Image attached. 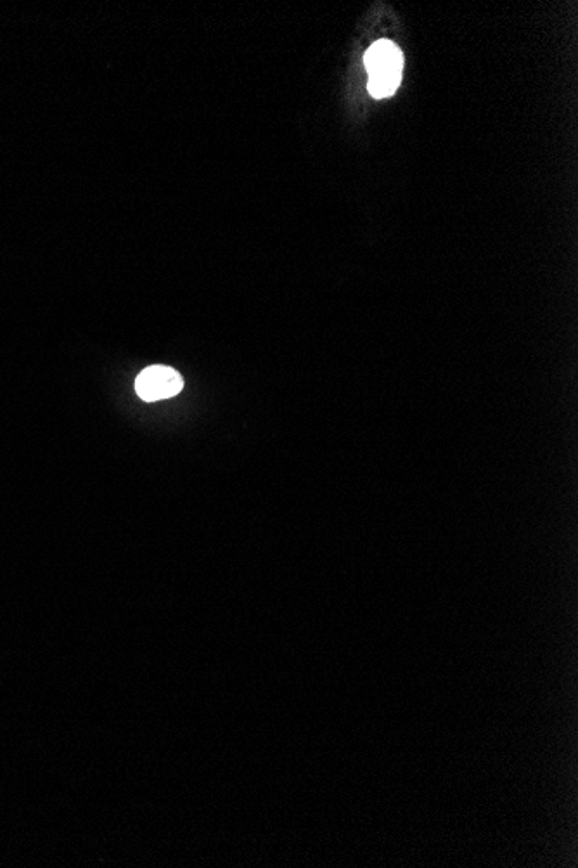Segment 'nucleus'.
Masks as SVG:
<instances>
[{"instance_id": "1", "label": "nucleus", "mask_w": 578, "mask_h": 868, "mask_svg": "<svg viewBox=\"0 0 578 868\" xmlns=\"http://www.w3.org/2000/svg\"><path fill=\"white\" fill-rule=\"evenodd\" d=\"M364 63L369 73L371 96L378 99L392 96L399 87L404 70V56L399 47L390 40H378L367 49Z\"/></svg>"}, {"instance_id": "2", "label": "nucleus", "mask_w": 578, "mask_h": 868, "mask_svg": "<svg viewBox=\"0 0 578 868\" xmlns=\"http://www.w3.org/2000/svg\"><path fill=\"white\" fill-rule=\"evenodd\" d=\"M184 380L168 366H149L135 380V390L142 401L155 402L180 394Z\"/></svg>"}]
</instances>
